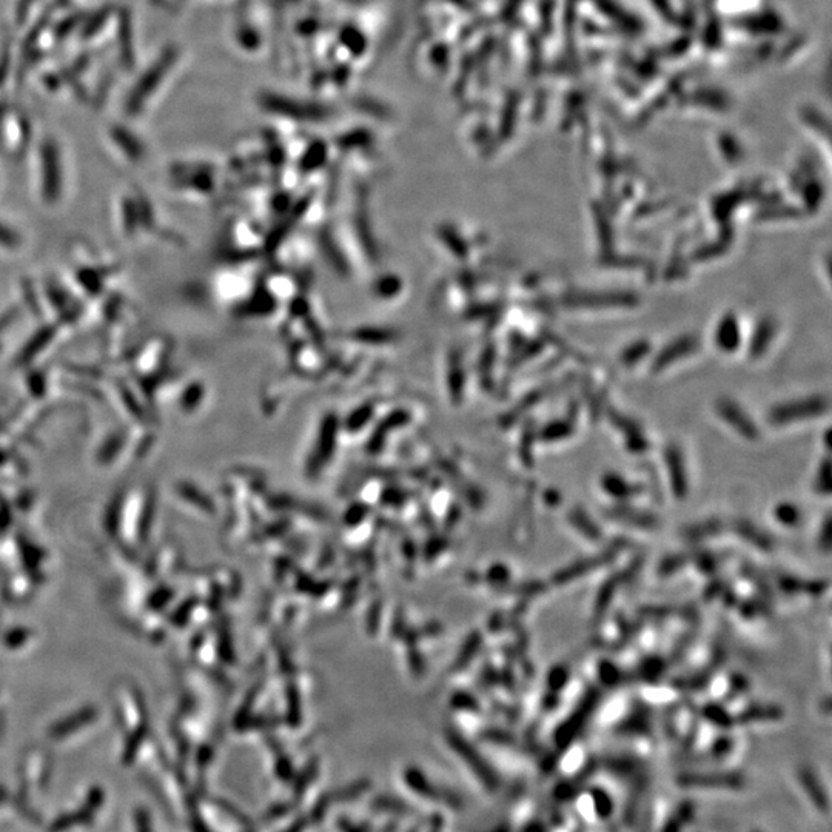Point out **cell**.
Returning a JSON list of instances; mask_svg holds the SVG:
<instances>
[{
    "instance_id": "1",
    "label": "cell",
    "mask_w": 832,
    "mask_h": 832,
    "mask_svg": "<svg viewBox=\"0 0 832 832\" xmlns=\"http://www.w3.org/2000/svg\"><path fill=\"white\" fill-rule=\"evenodd\" d=\"M600 563L598 560H586L581 561V563L575 564V566L569 567V569H564L563 572L557 575L558 583H567V581H571L572 578L580 577V575L588 574L591 572L592 569H595V566Z\"/></svg>"
},
{
    "instance_id": "2",
    "label": "cell",
    "mask_w": 832,
    "mask_h": 832,
    "mask_svg": "<svg viewBox=\"0 0 832 832\" xmlns=\"http://www.w3.org/2000/svg\"><path fill=\"white\" fill-rule=\"evenodd\" d=\"M614 514L615 517H620V520L624 521V523L635 524V526L649 527L654 524V520H652L649 515L641 514V512H635V510H615Z\"/></svg>"
},
{
    "instance_id": "3",
    "label": "cell",
    "mask_w": 832,
    "mask_h": 832,
    "mask_svg": "<svg viewBox=\"0 0 832 832\" xmlns=\"http://www.w3.org/2000/svg\"><path fill=\"white\" fill-rule=\"evenodd\" d=\"M572 521H574V523L580 527L581 532H583L584 535H588L589 538H597L598 535H600V532L597 531V527H595L594 523L589 520V517H584V515L580 514V512L572 514Z\"/></svg>"
},
{
    "instance_id": "4",
    "label": "cell",
    "mask_w": 832,
    "mask_h": 832,
    "mask_svg": "<svg viewBox=\"0 0 832 832\" xmlns=\"http://www.w3.org/2000/svg\"><path fill=\"white\" fill-rule=\"evenodd\" d=\"M777 517H779V520L783 521V523L794 524L797 523L799 515H797V510L794 509V507L782 506L780 507L779 512H777Z\"/></svg>"
}]
</instances>
